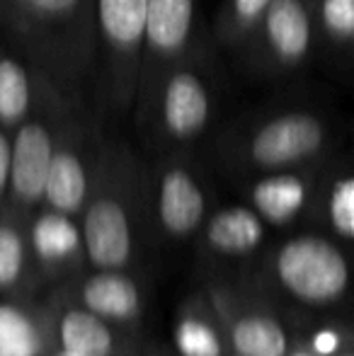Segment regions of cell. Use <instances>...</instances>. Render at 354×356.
I'll return each mask as SVG.
<instances>
[{"label":"cell","mask_w":354,"mask_h":356,"mask_svg":"<svg viewBox=\"0 0 354 356\" xmlns=\"http://www.w3.org/2000/svg\"><path fill=\"white\" fill-rule=\"evenodd\" d=\"M92 8L97 42L92 112L112 124L134 107L146 0H92Z\"/></svg>","instance_id":"obj_5"},{"label":"cell","mask_w":354,"mask_h":356,"mask_svg":"<svg viewBox=\"0 0 354 356\" xmlns=\"http://www.w3.org/2000/svg\"><path fill=\"white\" fill-rule=\"evenodd\" d=\"M323 165V163H321ZM287 170V172H269L248 179V199L250 209L267 225H289L301 213L308 211L316 184L318 168Z\"/></svg>","instance_id":"obj_14"},{"label":"cell","mask_w":354,"mask_h":356,"mask_svg":"<svg viewBox=\"0 0 354 356\" xmlns=\"http://www.w3.org/2000/svg\"><path fill=\"white\" fill-rule=\"evenodd\" d=\"M287 356H321V354H318L308 342H296V344H289Z\"/></svg>","instance_id":"obj_26"},{"label":"cell","mask_w":354,"mask_h":356,"mask_svg":"<svg viewBox=\"0 0 354 356\" xmlns=\"http://www.w3.org/2000/svg\"><path fill=\"white\" fill-rule=\"evenodd\" d=\"M49 356H71V354L61 352V349H54V352H51V354H49Z\"/></svg>","instance_id":"obj_29"},{"label":"cell","mask_w":354,"mask_h":356,"mask_svg":"<svg viewBox=\"0 0 354 356\" xmlns=\"http://www.w3.org/2000/svg\"><path fill=\"white\" fill-rule=\"evenodd\" d=\"M269 3L272 0H223L214 24V44L238 56L250 34L255 32Z\"/></svg>","instance_id":"obj_24"},{"label":"cell","mask_w":354,"mask_h":356,"mask_svg":"<svg viewBox=\"0 0 354 356\" xmlns=\"http://www.w3.org/2000/svg\"><path fill=\"white\" fill-rule=\"evenodd\" d=\"M0 42L68 104L92 107L97 68L92 0H5Z\"/></svg>","instance_id":"obj_2"},{"label":"cell","mask_w":354,"mask_h":356,"mask_svg":"<svg viewBox=\"0 0 354 356\" xmlns=\"http://www.w3.org/2000/svg\"><path fill=\"white\" fill-rule=\"evenodd\" d=\"M107 124L90 104H71L58 129L54 153L49 160L42 207L78 218L97 168Z\"/></svg>","instance_id":"obj_8"},{"label":"cell","mask_w":354,"mask_h":356,"mask_svg":"<svg viewBox=\"0 0 354 356\" xmlns=\"http://www.w3.org/2000/svg\"><path fill=\"white\" fill-rule=\"evenodd\" d=\"M8 175H10V131L0 127V207L8 197Z\"/></svg>","instance_id":"obj_25"},{"label":"cell","mask_w":354,"mask_h":356,"mask_svg":"<svg viewBox=\"0 0 354 356\" xmlns=\"http://www.w3.org/2000/svg\"><path fill=\"white\" fill-rule=\"evenodd\" d=\"M29 250L34 267L44 277L58 279L83 262V238L76 218L39 207L27 223Z\"/></svg>","instance_id":"obj_13"},{"label":"cell","mask_w":354,"mask_h":356,"mask_svg":"<svg viewBox=\"0 0 354 356\" xmlns=\"http://www.w3.org/2000/svg\"><path fill=\"white\" fill-rule=\"evenodd\" d=\"M68 107L71 104L39 75L32 109L10 134L8 197L3 207L27 220L42 207L49 160Z\"/></svg>","instance_id":"obj_6"},{"label":"cell","mask_w":354,"mask_h":356,"mask_svg":"<svg viewBox=\"0 0 354 356\" xmlns=\"http://www.w3.org/2000/svg\"><path fill=\"white\" fill-rule=\"evenodd\" d=\"M76 305L117 327L136 325L143 313L138 284L124 269H95L76 286Z\"/></svg>","instance_id":"obj_15"},{"label":"cell","mask_w":354,"mask_h":356,"mask_svg":"<svg viewBox=\"0 0 354 356\" xmlns=\"http://www.w3.org/2000/svg\"><path fill=\"white\" fill-rule=\"evenodd\" d=\"M321 211L328 228L342 243L354 238V177L350 163L335 153L318 168L308 211Z\"/></svg>","instance_id":"obj_17"},{"label":"cell","mask_w":354,"mask_h":356,"mask_svg":"<svg viewBox=\"0 0 354 356\" xmlns=\"http://www.w3.org/2000/svg\"><path fill=\"white\" fill-rule=\"evenodd\" d=\"M267 272L282 293L306 308H335L350 289V264L342 248L318 233L284 240L269 254Z\"/></svg>","instance_id":"obj_7"},{"label":"cell","mask_w":354,"mask_h":356,"mask_svg":"<svg viewBox=\"0 0 354 356\" xmlns=\"http://www.w3.org/2000/svg\"><path fill=\"white\" fill-rule=\"evenodd\" d=\"M316 49L306 0H272L238 58L255 80H279L301 71Z\"/></svg>","instance_id":"obj_10"},{"label":"cell","mask_w":354,"mask_h":356,"mask_svg":"<svg viewBox=\"0 0 354 356\" xmlns=\"http://www.w3.org/2000/svg\"><path fill=\"white\" fill-rule=\"evenodd\" d=\"M37 71L0 42V127L13 134V129L27 117L37 92Z\"/></svg>","instance_id":"obj_21"},{"label":"cell","mask_w":354,"mask_h":356,"mask_svg":"<svg viewBox=\"0 0 354 356\" xmlns=\"http://www.w3.org/2000/svg\"><path fill=\"white\" fill-rule=\"evenodd\" d=\"M54 310V344L71 356H117V325L76 303Z\"/></svg>","instance_id":"obj_18"},{"label":"cell","mask_w":354,"mask_h":356,"mask_svg":"<svg viewBox=\"0 0 354 356\" xmlns=\"http://www.w3.org/2000/svg\"><path fill=\"white\" fill-rule=\"evenodd\" d=\"M209 209V189L192 150L156 153L146 165V211L156 230L182 240L202 228Z\"/></svg>","instance_id":"obj_9"},{"label":"cell","mask_w":354,"mask_h":356,"mask_svg":"<svg viewBox=\"0 0 354 356\" xmlns=\"http://www.w3.org/2000/svg\"><path fill=\"white\" fill-rule=\"evenodd\" d=\"M197 34V0H146L141 58L131 107L134 122L146 114L161 80L192 47Z\"/></svg>","instance_id":"obj_11"},{"label":"cell","mask_w":354,"mask_h":356,"mask_svg":"<svg viewBox=\"0 0 354 356\" xmlns=\"http://www.w3.org/2000/svg\"><path fill=\"white\" fill-rule=\"evenodd\" d=\"M209 300L221 323L228 352L241 356H287L289 334L282 320L262 303L243 298L228 289H209Z\"/></svg>","instance_id":"obj_12"},{"label":"cell","mask_w":354,"mask_h":356,"mask_svg":"<svg viewBox=\"0 0 354 356\" xmlns=\"http://www.w3.org/2000/svg\"><path fill=\"white\" fill-rule=\"evenodd\" d=\"M306 5L316 44L335 61H347L354 42V0H306Z\"/></svg>","instance_id":"obj_22"},{"label":"cell","mask_w":354,"mask_h":356,"mask_svg":"<svg viewBox=\"0 0 354 356\" xmlns=\"http://www.w3.org/2000/svg\"><path fill=\"white\" fill-rule=\"evenodd\" d=\"M27 218L0 207V293L17 298L37 274L27 238Z\"/></svg>","instance_id":"obj_20"},{"label":"cell","mask_w":354,"mask_h":356,"mask_svg":"<svg viewBox=\"0 0 354 356\" xmlns=\"http://www.w3.org/2000/svg\"><path fill=\"white\" fill-rule=\"evenodd\" d=\"M216 44L199 29L192 47L166 73L151 107L136 122V129L153 153L192 150L209 134L218 114Z\"/></svg>","instance_id":"obj_4"},{"label":"cell","mask_w":354,"mask_h":356,"mask_svg":"<svg viewBox=\"0 0 354 356\" xmlns=\"http://www.w3.org/2000/svg\"><path fill=\"white\" fill-rule=\"evenodd\" d=\"M231 356H241V354H231Z\"/></svg>","instance_id":"obj_30"},{"label":"cell","mask_w":354,"mask_h":356,"mask_svg":"<svg viewBox=\"0 0 354 356\" xmlns=\"http://www.w3.org/2000/svg\"><path fill=\"white\" fill-rule=\"evenodd\" d=\"M3 19H5V0H0V34H3Z\"/></svg>","instance_id":"obj_28"},{"label":"cell","mask_w":354,"mask_h":356,"mask_svg":"<svg viewBox=\"0 0 354 356\" xmlns=\"http://www.w3.org/2000/svg\"><path fill=\"white\" fill-rule=\"evenodd\" d=\"M86 262L92 269H127L148 220L146 165L119 134H104L92 184L81 211Z\"/></svg>","instance_id":"obj_3"},{"label":"cell","mask_w":354,"mask_h":356,"mask_svg":"<svg viewBox=\"0 0 354 356\" xmlns=\"http://www.w3.org/2000/svg\"><path fill=\"white\" fill-rule=\"evenodd\" d=\"M54 349V310L19 300L0 303V356H49Z\"/></svg>","instance_id":"obj_16"},{"label":"cell","mask_w":354,"mask_h":356,"mask_svg":"<svg viewBox=\"0 0 354 356\" xmlns=\"http://www.w3.org/2000/svg\"><path fill=\"white\" fill-rule=\"evenodd\" d=\"M207 248L223 257H246L265 240L267 223L250 207H226L204 218Z\"/></svg>","instance_id":"obj_19"},{"label":"cell","mask_w":354,"mask_h":356,"mask_svg":"<svg viewBox=\"0 0 354 356\" xmlns=\"http://www.w3.org/2000/svg\"><path fill=\"white\" fill-rule=\"evenodd\" d=\"M182 356H228V344L211 303H187L175 327Z\"/></svg>","instance_id":"obj_23"},{"label":"cell","mask_w":354,"mask_h":356,"mask_svg":"<svg viewBox=\"0 0 354 356\" xmlns=\"http://www.w3.org/2000/svg\"><path fill=\"white\" fill-rule=\"evenodd\" d=\"M332 356H354V354H352V347H350V344H345V347H340Z\"/></svg>","instance_id":"obj_27"},{"label":"cell","mask_w":354,"mask_h":356,"mask_svg":"<svg viewBox=\"0 0 354 356\" xmlns=\"http://www.w3.org/2000/svg\"><path fill=\"white\" fill-rule=\"evenodd\" d=\"M335 145L337 119L313 99H291L233 117L214 134L211 155L231 177L252 179L316 168Z\"/></svg>","instance_id":"obj_1"}]
</instances>
